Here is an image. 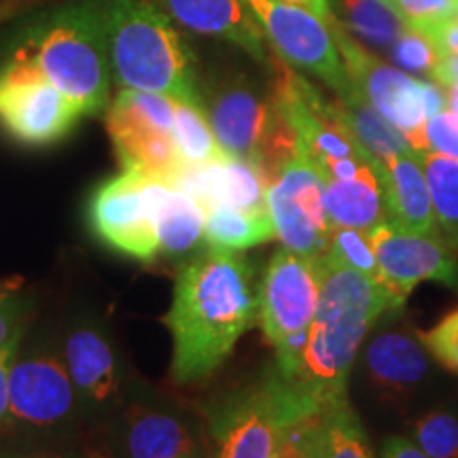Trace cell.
<instances>
[{
  "mask_svg": "<svg viewBox=\"0 0 458 458\" xmlns=\"http://www.w3.org/2000/svg\"><path fill=\"white\" fill-rule=\"evenodd\" d=\"M257 266L242 250H199L182 261L164 323L172 335V380L196 385L219 369L259 320Z\"/></svg>",
  "mask_w": 458,
  "mask_h": 458,
  "instance_id": "6da1fadb",
  "label": "cell"
},
{
  "mask_svg": "<svg viewBox=\"0 0 458 458\" xmlns=\"http://www.w3.org/2000/svg\"><path fill=\"white\" fill-rule=\"evenodd\" d=\"M391 310L397 308L377 280L320 259L318 306L293 382L323 405L348 397V376L360 344L376 320Z\"/></svg>",
  "mask_w": 458,
  "mask_h": 458,
  "instance_id": "7a4b0ae2",
  "label": "cell"
},
{
  "mask_svg": "<svg viewBox=\"0 0 458 458\" xmlns=\"http://www.w3.org/2000/svg\"><path fill=\"white\" fill-rule=\"evenodd\" d=\"M11 57L30 62L79 113L98 117L111 105V55L102 0H66L21 32Z\"/></svg>",
  "mask_w": 458,
  "mask_h": 458,
  "instance_id": "3957f363",
  "label": "cell"
},
{
  "mask_svg": "<svg viewBox=\"0 0 458 458\" xmlns=\"http://www.w3.org/2000/svg\"><path fill=\"white\" fill-rule=\"evenodd\" d=\"M102 7L111 71L122 89L148 91L202 106L191 51L157 4L148 0H102Z\"/></svg>",
  "mask_w": 458,
  "mask_h": 458,
  "instance_id": "277c9868",
  "label": "cell"
},
{
  "mask_svg": "<svg viewBox=\"0 0 458 458\" xmlns=\"http://www.w3.org/2000/svg\"><path fill=\"white\" fill-rule=\"evenodd\" d=\"M325 408L274 368L261 382L233 393L213 410L215 458H274L286 428Z\"/></svg>",
  "mask_w": 458,
  "mask_h": 458,
  "instance_id": "5b68a950",
  "label": "cell"
},
{
  "mask_svg": "<svg viewBox=\"0 0 458 458\" xmlns=\"http://www.w3.org/2000/svg\"><path fill=\"white\" fill-rule=\"evenodd\" d=\"M106 131L123 172L176 182L185 164L174 142V100L122 89L105 111Z\"/></svg>",
  "mask_w": 458,
  "mask_h": 458,
  "instance_id": "8992f818",
  "label": "cell"
},
{
  "mask_svg": "<svg viewBox=\"0 0 458 458\" xmlns=\"http://www.w3.org/2000/svg\"><path fill=\"white\" fill-rule=\"evenodd\" d=\"M276 79L272 88V105L291 125L301 153L323 172L337 159H363L380 162L360 145L346 117L340 100H327L314 85L293 71L278 55L272 57Z\"/></svg>",
  "mask_w": 458,
  "mask_h": 458,
  "instance_id": "52a82bcc",
  "label": "cell"
},
{
  "mask_svg": "<svg viewBox=\"0 0 458 458\" xmlns=\"http://www.w3.org/2000/svg\"><path fill=\"white\" fill-rule=\"evenodd\" d=\"M172 182L122 172L96 189L88 206L91 232L102 244L130 259L159 257L157 213Z\"/></svg>",
  "mask_w": 458,
  "mask_h": 458,
  "instance_id": "ba28073f",
  "label": "cell"
},
{
  "mask_svg": "<svg viewBox=\"0 0 458 458\" xmlns=\"http://www.w3.org/2000/svg\"><path fill=\"white\" fill-rule=\"evenodd\" d=\"M280 60L297 71L310 72L346 98L354 91L329 28L308 9L284 0H240Z\"/></svg>",
  "mask_w": 458,
  "mask_h": 458,
  "instance_id": "9c48e42d",
  "label": "cell"
},
{
  "mask_svg": "<svg viewBox=\"0 0 458 458\" xmlns=\"http://www.w3.org/2000/svg\"><path fill=\"white\" fill-rule=\"evenodd\" d=\"M327 28L340 51L348 77L357 85L363 98L408 139L416 153L428 151L425 136L428 117L422 81L408 77L399 68L385 64L380 57L371 55L363 45L354 41L337 17Z\"/></svg>",
  "mask_w": 458,
  "mask_h": 458,
  "instance_id": "30bf717a",
  "label": "cell"
},
{
  "mask_svg": "<svg viewBox=\"0 0 458 458\" xmlns=\"http://www.w3.org/2000/svg\"><path fill=\"white\" fill-rule=\"evenodd\" d=\"M266 208L283 246L323 259L334 232L325 206V179L301 151L267 182Z\"/></svg>",
  "mask_w": 458,
  "mask_h": 458,
  "instance_id": "8fae6325",
  "label": "cell"
},
{
  "mask_svg": "<svg viewBox=\"0 0 458 458\" xmlns=\"http://www.w3.org/2000/svg\"><path fill=\"white\" fill-rule=\"evenodd\" d=\"M81 117L37 66L11 57L0 74V123L17 142L49 147L64 139Z\"/></svg>",
  "mask_w": 458,
  "mask_h": 458,
  "instance_id": "7c38bea8",
  "label": "cell"
},
{
  "mask_svg": "<svg viewBox=\"0 0 458 458\" xmlns=\"http://www.w3.org/2000/svg\"><path fill=\"white\" fill-rule=\"evenodd\" d=\"M368 236L376 253L377 283L397 310L425 280L458 291V257L442 236L405 232L391 221L371 227Z\"/></svg>",
  "mask_w": 458,
  "mask_h": 458,
  "instance_id": "4fadbf2b",
  "label": "cell"
},
{
  "mask_svg": "<svg viewBox=\"0 0 458 458\" xmlns=\"http://www.w3.org/2000/svg\"><path fill=\"white\" fill-rule=\"evenodd\" d=\"M66 365L51 354L13 359L9 369V425L49 433L81 414Z\"/></svg>",
  "mask_w": 458,
  "mask_h": 458,
  "instance_id": "5bb4252c",
  "label": "cell"
},
{
  "mask_svg": "<svg viewBox=\"0 0 458 458\" xmlns=\"http://www.w3.org/2000/svg\"><path fill=\"white\" fill-rule=\"evenodd\" d=\"M320 261L278 249L259 284V323L272 346L310 329L318 306Z\"/></svg>",
  "mask_w": 458,
  "mask_h": 458,
  "instance_id": "9a60e30c",
  "label": "cell"
},
{
  "mask_svg": "<svg viewBox=\"0 0 458 458\" xmlns=\"http://www.w3.org/2000/svg\"><path fill=\"white\" fill-rule=\"evenodd\" d=\"M202 106L223 151L259 168L263 145L276 122L272 98L263 100L246 79L236 77L210 91Z\"/></svg>",
  "mask_w": 458,
  "mask_h": 458,
  "instance_id": "2e32d148",
  "label": "cell"
},
{
  "mask_svg": "<svg viewBox=\"0 0 458 458\" xmlns=\"http://www.w3.org/2000/svg\"><path fill=\"white\" fill-rule=\"evenodd\" d=\"M64 365L83 411L114 410L122 399L117 352L100 327L79 325L64 342Z\"/></svg>",
  "mask_w": 458,
  "mask_h": 458,
  "instance_id": "e0dca14e",
  "label": "cell"
},
{
  "mask_svg": "<svg viewBox=\"0 0 458 458\" xmlns=\"http://www.w3.org/2000/svg\"><path fill=\"white\" fill-rule=\"evenodd\" d=\"M187 30L236 45L261 64H272L266 37L240 0H157Z\"/></svg>",
  "mask_w": 458,
  "mask_h": 458,
  "instance_id": "ac0fdd59",
  "label": "cell"
},
{
  "mask_svg": "<svg viewBox=\"0 0 458 458\" xmlns=\"http://www.w3.org/2000/svg\"><path fill=\"white\" fill-rule=\"evenodd\" d=\"M185 189L206 208L210 206H232L242 210L266 208V179L259 168L236 157H225L221 162L185 168L174 182Z\"/></svg>",
  "mask_w": 458,
  "mask_h": 458,
  "instance_id": "d6986e66",
  "label": "cell"
},
{
  "mask_svg": "<svg viewBox=\"0 0 458 458\" xmlns=\"http://www.w3.org/2000/svg\"><path fill=\"white\" fill-rule=\"evenodd\" d=\"M377 179L385 193L388 221L393 225L405 232L439 236L425 170L416 151L385 159Z\"/></svg>",
  "mask_w": 458,
  "mask_h": 458,
  "instance_id": "ffe728a7",
  "label": "cell"
},
{
  "mask_svg": "<svg viewBox=\"0 0 458 458\" xmlns=\"http://www.w3.org/2000/svg\"><path fill=\"white\" fill-rule=\"evenodd\" d=\"M117 437L123 458L198 456L196 437L185 420L153 405H130L123 411Z\"/></svg>",
  "mask_w": 458,
  "mask_h": 458,
  "instance_id": "44dd1931",
  "label": "cell"
},
{
  "mask_svg": "<svg viewBox=\"0 0 458 458\" xmlns=\"http://www.w3.org/2000/svg\"><path fill=\"white\" fill-rule=\"evenodd\" d=\"M365 368L382 393L408 394L428 374L425 344L408 331H382L369 342Z\"/></svg>",
  "mask_w": 458,
  "mask_h": 458,
  "instance_id": "7402d4cb",
  "label": "cell"
},
{
  "mask_svg": "<svg viewBox=\"0 0 458 458\" xmlns=\"http://www.w3.org/2000/svg\"><path fill=\"white\" fill-rule=\"evenodd\" d=\"M377 174L380 170L368 168L354 179H325V206L331 225L369 232L382 221H388Z\"/></svg>",
  "mask_w": 458,
  "mask_h": 458,
  "instance_id": "603a6c76",
  "label": "cell"
},
{
  "mask_svg": "<svg viewBox=\"0 0 458 458\" xmlns=\"http://www.w3.org/2000/svg\"><path fill=\"white\" fill-rule=\"evenodd\" d=\"M204 206L191 193L172 182L157 213L159 255L182 259L193 253L204 240Z\"/></svg>",
  "mask_w": 458,
  "mask_h": 458,
  "instance_id": "cb8c5ba5",
  "label": "cell"
},
{
  "mask_svg": "<svg viewBox=\"0 0 458 458\" xmlns=\"http://www.w3.org/2000/svg\"><path fill=\"white\" fill-rule=\"evenodd\" d=\"M276 229L267 210H242L232 206L206 208L204 242L210 249L246 250L270 242Z\"/></svg>",
  "mask_w": 458,
  "mask_h": 458,
  "instance_id": "d4e9b609",
  "label": "cell"
},
{
  "mask_svg": "<svg viewBox=\"0 0 458 458\" xmlns=\"http://www.w3.org/2000/svg\"><path fill=\"white\" fill-rule=\"evenodd\" d=\"M431 193L439 236L458 255V159L437 151L418 153Z\"/></svg>",
  "mask_w": 458,
  "mask_h": 458,
  "instance_id": "484cf974",
  "label": "cell"
},
{
  "mask_svg": "<svg viewBox=\"0 0 458 458\" xmlns=\"http://www.w3.org/2000/svg\"><path fill=\"white\" fill-rule=\"evenodd\" d=\"M340 100V98H337ZM344 117H346L348 125H351L360 145L380 162L385 159L399 156V153H410L414 148L410 147L408 139L394 128L391 122H386L354 85V91L351 96L340 100Z\"/></svg>",
  "mask_w": 458,
  "mask_h": 458,
  "instance_id": "4316f807",
  "label": "cell"
},
{
  "mask_svg": "<svg viewBox=\"0 0 458 458\" xmlns=\"http://www.w3.org/2000/svg\"><path fill=\"white\" fill-rule=\"evenodd\" d=\"M174 142L185 168H199L227 157L204 108L174 100Z\"/></svg>",
  "mask_w": 458,
  "mask_h": 458,
  "instance_id": "83f0119b",
  "label": "cell"
},
{
  "mask_svg": "<svg viewBox=\"0 0 458 458\" xmlns=\"http://www.w3.org/2000/svg\"><path fill=\"white\" fill-rule=\"evenodd\" d=\"M329 3L331 11L340 15V21L377 47L391 49V45L408 28L385 0H329Z\"/></svg>",
  "mask_w": 458,
  "mask_h": 458,
  "instance_id": "f1b7e54d",
  "label": "cell"
},
{
  "mask_svg": "<svg viewBox=\"0 0 458 458\" xmlns=\"http://www.w3.org/2000/svg\"><path fill=\"white\" fill-rule=\"evenodd\" d=\"M325 450L327 458H374L363 422L348 397L325 410Z\"/></svg>",
  "mask_w": 458,
  "mask_h": 458,
  "instance_id": "f546056e",
  "label": "cell"
},
{
  "mask_svg": "<svg viewBox=\"0 0 458 458\" xmlns=\"http://www.w3.org/2000/svg\"><path fill=\"white\" fill-rule=\"evenodd\" d=\"M411 437L428 458H458V418L452 411L435 410L420 416Z\"/></svg>",
  "mask_w": 458,
  "mask_h": 458,
  "instance_id": "4dcf8cb0",
  "label": "cell"
},
{
  "mask_svg": "<svg viewBox=\"0 0 458 458\" xmlns=\"http://www.w3.org/2000/svg\"><path fill=\"white\" fill-rule=\"evenodd\" d=\"M323 261L342 263V266H348L352 270L363 272L365 276L377 280L374 246L369 242L368 232H363V229L334 227Z\"/></svg>",
  "mask_w": 458,
  "mask_h": 458,
  "instance_id": "1f68e13d",
  "label": "cell"
},
{
  "mask_svg": "<svg viewBox=\"0 0 458 458\" xmlns=\"http://www.w3.org/2000/svg\"><path fill=\"white\" fill-rule=\"evenodd\" d=\"M393 62L405 71L411 72H425L431 74L435 64L439 60V51L435 49V45L428 41L422 32L414 30V28H405L403 34L391 45L388 49Z\"/></svg>",
  "mask_w": 458,
  "mask_h": 458,
  "instance_id": "d6a6232c",
  "label": "cell"
},
{
  "mask_svg": "<svg viewBox=\"0 0 458 458\" xmlns=\"http://www.w3.org/2000/svg\"><path fill=\"white\" fill-rule=\"evenodd\" d=\"M26 297L20 293V280L0 283V351L21 342L28 318Z\"/></svg>",
  "mask_w": 458,
  "mask_h": 458,
  "instance_id": "836d02e7",
  "label": "cell"
},
{
  "mask_svg": "<svg viewBox=\"0 0 458 458\" xmlns=\"http://www.w3.org/2000/svg\"><path fill=\"white\" fill-rule=\"evenodd\" d=\"M418 337L445 369L458 374V310L450 312L435 327Z\"/></svg>",
  "mask_w": 458,
  "mask_h": 458,
  "instance_id": "e575fe53",
  "label": "cell"
},
{
  "mask_svg": "<svg viewBox=\"0 0 458 458\" xmlns=\"http://www.w3.org/2000/svg\"><path fill=\"white\" fill-rule=\"evenodd\" d=\"M405 26L418 28L456 17L458 0H385Z\"/></svg>",
  "mask_w": 458,
  "mask_h": 458,
  "instance_id": "d590c367",
  "label": "cell"
},
{
  "mask_svg": "<svg viewBox=\"0 0 458 458\" xmlns=\"http://www.w3.org/2000/svg\"><path fill=\"white\" fill-rule=\"evenodd\" d=\"M425 136L428 151H437L458 159V114L452 113L450 108L427 119Z\"/></svg>",
  "mask_w": 458,
  "mask_h": 458,
  "instance_id": "8d00e7d4",
  "label": "cell"
},
{
  "mask_svg": "<svg viewBox=\"0 0 458 458\" xmlns=\"http://www.w3.org/2000/svg\"><path fill=\"white\" fill-rule=\"evenodd\" d=\"M414 30L422 32L435 45V49L439 54L445 55H458V20L452 17V20H444V21H435V24H425L418 26Z\"/></svg>",
  "mask_w": 458,
  "mask_h": 458,
  "instance_id": "74e56055",
  "label": "cell"
},
{
  "mask_svg": "<svg viewBox=\"0 0 458 458\" xmlns=\"http://www.w3.org/2000/svg\"><path fill=\"white\" fill-rule=\"evenodd\" d=\"M0 458H77L71 452H64L54 445H38V444H0Z\"/></svg>",
  "mask_w": 458,
  "mask_h": 458,
  "instance_id": "f35d334b",
  "label": "cell"
},
{
  "mask_svg": "<svg viewBox=\"0 0 458 458\" xmlns=\"http://www.w3.org/2000/svg\"><path fill=\"white\" fill-rule=\"evenodd\" d=\"M17 352V344L0 351V431L9 427V369Z\"/></svg>",
  "mask_w": 458,
  "mask_h": 458,
  "instance_id": "ab89813d",
  "label": "cell"
},
{
  "mask_svg": "<svg viewBox=\"0 0 458 458\" xmlns=\"http://www.w3.org/2000/svg\"><path fill=\"white\" fill-rule=\"evenodd\" d=\"M380 458H428L418 445L408 437L391 435L382 442Z\"/></svg>",
  "mask_w": 458,
  "mask_h": 458,
  "instance_id": "60d3db41",
  "label": "cell"
},
{
  "mask_svg": "<svg viewBox=\"0 0 458 458\" xmlns=\"http://www.w3.org/2000/svg\"><path fill=\"white\" fill-rule=\"evenodd\" d=\"M422 94H425V108L427 117L442 113L448 108V89L442 88L439 83L422 81Z\"/></svg>",
  "mask_w": 458,
  "mask_h": 458,
  "instance_id": "b9f144b4",
  "label": "cell"
},
{
  "mask_svg": "<svg viewBox=\"0 0 458 458\" xmlns=\"http://www.w3.org/2000/svg\"><path fill=\"white\" fill-rule=\"evenodd\" d=\"M51 0H0V24L13 20L17 15H24L28 11H34Z\"/></svg>",
  "mask_w": 458,
  "mask_h": 458,
  "instance_id": "7bdbcfd3",
  "label": "cell"
},
{
  "mask_svg": "<svg viewBox=\"0 0 458 458\" xmlns=\"http://www.w3.org/2000/svg\"><path fill=\"white\" fill-rule=\"evenodd\" d=\"M284 3H291V4H297V7L308 9L310 13L317 15L325 26H329L331 21L335 20L334 11H331L329 0H284Z\"/></svg>",
  "mask_w": 458,
  "mask_h": 458,
  "instance_id": "ee69618b",
  "label": "cell"
},
{
  "mask_svg": "<svg viewBox=\"0 0 458 458\" xmlns=\"http://www.w3.org/2000/svg\"><path fill=\"white\" fill-rule=\"evenodd\" d=\"M274 458H295V456H291L289 452H284V450H276V454H274Z\"/></svg>",
  "mask_w": 458,
  "mask_h": 458,
  "instance_id": "f6af8a7d",
  "label": "cell"
},
{
  "mask_svg": "<svg viewBox=\"0 0 458 458\" xmlns=\"http://www.w3.org/2000/svg\"><path fill=\"white\" fill-rule=\"evenodd\" d=\"M88 458H108V456H105V454H100V452H91V454H89Z\"/></svg>",
  "mask_w": 458,
  "mask_h": 458,
  "instance_id": "bcb514c9",
  "label": "cell"
},
{
  "mask_svg": "<svg viewBox=\"0 0 458 458\" xmlns=\"http://www.w3.org/2000/svg\"><path fill=\"white\" fill-rule=\"evenodd\" d=\"M456 20H458V4H456Z\"/></svg>",
  "mask_w": 458,
  "mask_h": 458,
  "instance_id": "7dc6e473",
  "label": "cell"
},
{
  "mask_svg": "<svg viewBox=\"0 0 458 458\" xmlns=\"http://www.w3.org/2000/svg\"><path fill=\"white\" fill-rule=\"evenodd\" d=\"M187 458H199V454L198 456H187Z\"/></svg>",
  "mask_w": 458,
  "mask_h": 458,
  "instance_id": "c3c4849f",
  "label": "cell"
}]
</instances>
